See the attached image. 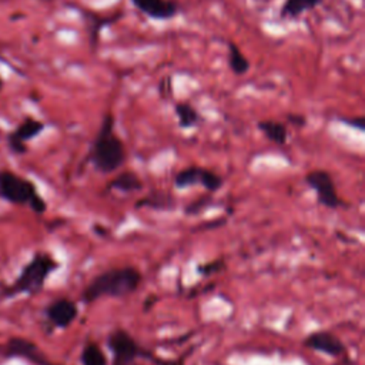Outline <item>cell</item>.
<instances>
[{"label":"cell","instance_id":"obj_1","mask_svg":"<svg viewBox=\"0 0 365 365\" xmlns=\"http://www.w3.org/2000/svg\"><path fill=\"white\" fill-rule=\"evenodd\" d=\"M143 275L135 267L110 268L96 275L81 292V301L91 304L104 297L123 298L131 295L141 285Z\"/></svg>","mask_w":365,"mask_h":365},{"label":"cell","instance_id":"obj_2","mask_svg":"<svg viewBox=\"0 0 365 365\" xmlns=\"http://www.w3.org/2000/svg\"><path fill=\"white\" fill-rule=\"evenodd\" d=\"M115 118L107 113L100 124L98 133L93 141L90 161L101 174H111L125 161V148L121 138L114 131Z\"/></svg>","mask_w":365,"mask_h":365},{"label":"cell","instance_id":"obj_3","mask_svg":"<svg viewBox=\"0 0 365 365\" xmlns=\"http://www.w3.org/2000/svg\"><path fill=\"white\" fill-rule=\"evenodd\" d=\"M58 267L48 254H36L33 259L23 268L16 282L9 288L7 295L29 294L34 295L41 291L47 277Z\"/></svg>","mask_w":365,"mask_h":365},{"label":"cell","instance_id":"obj_4","mask_svg":"<svg viewBox=\"0 0 365 365\" xmlns=\"http://www.w3.org/2000/svg\"><path fill=\"white\" fill-rule=\"evenodd\" d=\"M0 195L14 204H30V207L38 214L46 210V202L37 194L36 187L30 181L10 171L0 173Z\"/></svg>","mask_w":365,"mask_h":365},{"label":"cell","instance_id":"obj_5","mask_svg":"<svg viewBox=\"0 0 365 365\" xmlns=\"http://www.w3.org/2000/svg\"><path fill=\"white\" fill-rule=\"evenodd\" d=\"M107 346L113 354L111 365H137V359H150L153 354L123 328H117L108 334Z\"/></svg>","mask_w":365,"mask_h":365},{"label":"cell","instance_id":"obj_6","mask_svg":"<svg viewBox=\"0 0 365 365\" xmlns=\"http://www.w3.org/2000/svg\"><path fill=\"white\" fill-rule=\"evenodd\" d=\"M305 182L314 190L318 204L325 208H339L344 201L339 198L332 175L325 170H314L305 175Z\"/></svg>","mask_w":365,"mask_h":365},{"label":"cell","instance_id":"obj_7","mask_svg":"<svg viewBox=\"0 0 365 365\" xmlns=\"http://www.w3.org/2000/svg\"><path fill=\"white\" fill-rule=\"evenodd\" d=\"M224 184V180L217 173L198 167V165H190L187 168L180 170L174 177V185L178 188H187L191 185H201L205 188L210 194L217 192Z\"/></svg>","mask_w":365,"mask_h":365},{"label":"cell","instance_id":"obj_8","mask_svg":"<svg viewBox=\"0 0 365 365\" xmlns=\"http://www.w3.org/2000/svg\"><path fill=\"white\" fill-rule=\"evenodd\" d=\"M304 346L334 358H339L346 352L345 344L329 331H315L307 335Z\"/></svg>","mask_w":365,"mask_h":365},{"label":"cell","instance_id":"obj_9","mask_svg":"<svg viewBox=\"0 0 365 365\" xmlns=\"http://www.w3.org/2000/svg\"><path fill=\"white\" fill-rule=\"evenodd\" d=\"M6 356H20L27 361H30L34 365H54L50 362V359L41 352V349L31 341L14 336L9 339L4 348Z\"/></svg>","mask_w":365,"mask_h":365},{"label":"cell","instance_id":"obj_10","mask_svg":"<svg viewBox=\"0 0 365 365\" xmlns=\"http://www.w3.org/2000/svg\"><path fill=\"white\" fill-rule=\"evenodd\" d=\"M133 6L154 20H168L178 14L180 6L174 0H131Z\"/></svg>","mask_w":365,"mask_h":365},{"label":"cell","instance_id":"obj_11","mask_svg":"<svg viewBox=\"0 0 365 365\" xmlns=\"http://www.w3.org/2000/svg\"><path fill=\"white\" fill-rule=\"evenodd\" d=\"M46 315L56 328H67L77 318L78 308L71 299L60 298L47 307Z\"/></svg>","mask_w":365,"mask_h":365},{"label":"cell","instance_id":"obj_12","mask_svg":"<svg viewBox=\"0 0 365 365\" xmlns=\"http://www.w3.org/2000/svg\"><path fill=\"white\" fill-rule=\"evenodd\" d=\"M43 128H44V124L41 121H37L34 118H26L17 127V130L9 135V145L16 153H24L26 151L24 141L40 134L43 131Z\"/></svg>","mask_w":365,"mask_h":365},{"label":"cell","instance_id":"obj_13","mask_svg":"<svg viewBox=\"0 0 365 365\" xmlns=\"http://www.w3.org/2000/svg\"><path fill=\"white\" fill-rule=\"evenodd\" d=\"M143 187H144V184H143V181L140 180V177L137 174H134L133 171H124L107 184L106 192L120 191V192H127L128 194V192L141 191Z\"/></svg>","mask_w":365,"mask_h":365},{"label":"cell","instance_id":"obj_14","mask_svg":"<svg viewBox=\"0 0 365 365\" xmlns=\"http://www.w3.org/2000/svg\"><path fill=\"white\" fill-rule=\"evenodd\" d=\"M258 130L274 144L284 145L288 140V130L284 123L275 120H262L257 124Z\"/></svg>","mask_w":365,"mask_h":365},{"label":"cell","instance_id":"obj_15","mask_svg":"<svg viewBox=\"0 0 365 365\" xmlns=\"http://www.w3.org/2000/svg\"><path fill=\"white\" fill-rule=\"evenodd\" d=\"M175 204L174 197L164 191H151L148 195L140 198L135 202L137 208H153V210H170Z\"/></svg>","mask_w":365,"mask_h":365},{"label":"cell","instance_id":"obj_16","mask_svg":"<svg viewBox=\"0 0 365 365\" xmlns=\"http://www.w3.org/2000/svg\"><path fill=\"white\" fill-rule=\"evenodd\" d=\"M121 16H123L121 13H117V14L108 16V17L98 16L96 13H86V19H87V24H88V34H90V44L93 47H96L98 43L101 29L106 26H110L111 23L118 20Z\"/></svg>","mask_w":365,"mask_h":365},{"label":"cell","instance_id":"obj_17","mask_svg":"<svg viewBox=\"0 0 365 365\" xmlns=\"http://www.w3.org/2000/svg\"><path fill=\"white\" fill-rule=\"evenodd\" d=\"M322 0H285L281 6L279 16L282 19H297L302 13L315 9Z\"/></svg>","mask_w":365,"mask_h":365},{"label":"cell","instance_id":"obj_18","mask_svg":"<svg viewBox=\"0 0 365 365\" xmlns=\"http://www.w3.org/2000/svg\"><path fill=\"white\" fill-rule=\"evenodd\" d=\"M174 111H175V115L178 118V125L181 128H192L198 123H201L200 113L194 108V106H191L187 101L177 103L174 106Z\"/></svg>","mask_w":365,"mask_h":365},{"label":"cell","instance_id":"obj_19","mask_svg":"<svg viewBox=\"0 0 365 365\" xmlns=\"http://www.w3.org/2000/svg\"><path fill=\"white\" fill-rule=\"evenodd\" d=\"M228 66L237 76H242L250 70V61L234 41H228Z\"/></svg>","mask_w":365,"mask_h":365},{"label":"cell","instance_id":"obj_20","mask_svg":"<svg viewBox=\"0 0 365 365\" xmlns=\"http://www.w3.org/2000/svg\"><path fill=\"white\" fill-rule=\"evenodd\" d=\"M80 362L81 365H108V361L101 351L100 345L90 341L87 342L80 354Z\"/></svg>","mask_w":365,"mask_h":365},{"label":"cell","instance_id":"obj_21","mask_svg":"<svg viewBox=\"0 0 365 365\" xmlns=\"http://www.w3.org/2000/svg\"><path fill=\"white\" fill-rule=\"evenodd\" d=\"M212 202V197L208 194V195H204V197H200L198 200H194L192 202H190L185 208H184V212L187 215H195V214H200L201 211H204L210 204Z\"/></svg>","mask_w":365,"mask_h":365},{"label":"cell","instance_id":"obj_22","mask_svg":"<svg viewBox=\"0 0 365 365\" xmlns=\"http://www.w3.org/2000/svg\"><path fill=\"white\" fill-rule=\"evenodd\" d=\"M224 268H225V261L220 258V259H214V261H211V262L198 265V267H197V271H198V274L208 277V275H211V274H215V272L222 271Z\"/></svg>","mask_w":365,"mask_h":365},{"label":"cell","instance_id":"obj_23","mask_svg":"<svg viewBox=\"0 0 365 365\" xmlns=\"http://www.w3.org/2000/svg\"><path fill=\"white\" fill-rule=\"evenodd\" d=\"M339 121H342L344 124H346L349 127H354V128H356L359 131L365 130V118L362 115L352 117V118H339Z\"/></svg>","mask_w":365,"mask_h":365},{"label":"cell","instance_id":"obj_24","mask_svg":"<svg viewBox=\"0 0 365 365\" xmlns=\"http://www.w3.org/2000/svg\"><path fill=\"white\" fill-rule=\"evenodd\" d=\"M287 121L295 127H304L307 120L301 114H287Z\"/></svg>","mask_w":365,"mask_h":365},{"label":"cell","instance_id":"obj_25","mask_svg":"<svg viewBox=\"0 0 365 365\" xmlns=\"http://www.w3.org/2000/svg\"><path fill=\"white\" fill-rule=\"evenodd\" d=\"M171 91V80L167 77L161 81V84L158 86V93L160 94H165V93H170Z\"/></svg>","mask_w":365,"mask_h":365},{"label":"cell","instance_id":"obj_26","mask_svg":"<svg viewBox=\"0 0 365 365\" xmlns=\"http://www.w3.org/2000/svg\"><path fill=\"white\" fill-rule=\"evenodd\" d=\"M0 88H1V80H0Z\"/></svg>","mask_w":365,"mask_h":365}]
</instances>
